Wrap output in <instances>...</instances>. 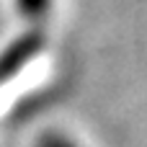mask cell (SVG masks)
<instances>
[{"instance_id":"6da1fadb","label":"cell","mask_w":147,"mask_h":147,"mask_svg":"<svg viewBox=\"0 0 147 147\" xmlns=\"http://www.w3.org/2000/svg\"><path fill=\"white\" fill-rule=\"evenodd\" d=\"M41 147H70V145H65V142H59V140H47Z\"/></svg>"}]
</instances>
